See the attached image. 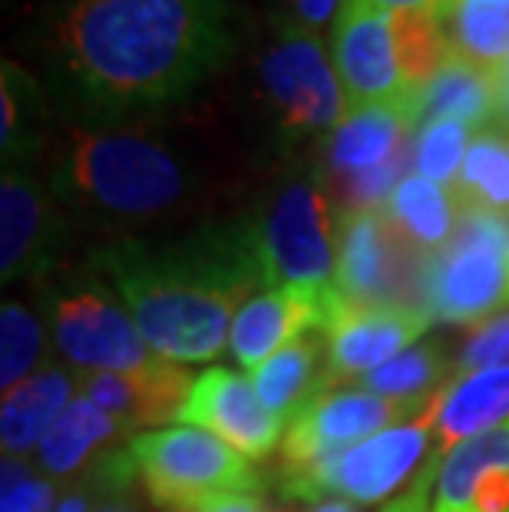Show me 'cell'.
<instances>
[{"label": "cell", "instance_id": "1", "mask_svg": "<svg viewBox=\"0 0 509 512\" xmlns=\"http://www.w3.org/2000/svg\"><path fill=\"white\" fill-rule=\"evenodd\" d=\"M235 0H67L47 37L50 93L77 123L133 126L229 63Z\"/></svg>", "mask_w": 509, "mask_h": 512}, {"label": "cell", "instance_id": "2", "mask_svg": "<svg viewBox=\"0 0 509 512\" xmlns=\"http://www.w3.org/2000/svg\"><path fill=\"white\" fill-rule=\"evenodd\" d=\"M86 265L172 364L219 357L235 314L268 291L248 215L179 235H119L96 245Z\"/></svg>", "mask_w": 509, "mask_h": 512}, {"label": "cell", "instance_id": "3", "mask_svg": "<svg viewBox=\"0 0 509 512\" xmlns=\"http://www.w3.org/2000/svg\"><path fill=\"white\" fill-rule=\"evenodd\" d=\"M47 182L67 212L103 225H149L199 202V172L143 126H73Z\"/></svg>", "mask_w": 509, "mask_h": 512}, {"label": "cell", "instance_id": "4", "mask_svg": "<svg viewBox=\"0 0 509 512\" xmlns=\"http://www.w3.org/2000/svg\"><path fill=\"white\" fill-rule=\"evenodd\" d=\"M252 219L265 288H334L338 219L318 172L288 179Z\"/></svg>", "mask_w": 509, "mask_h": 512}, {"label": "cell", "instance_id": "5", "mask_svg": "<svg viewBox=\"0 0 509 512\" xmlns=\"http://www.w3.org/2000/svg\"><path fill=\"white\" fill-rule=\"evenodd\" d=\"M258 93L272 113L278 136L288 143L328 139L348 116V96L334 70V57L318 30L291 17L278 20V30L258 57Z\"/></svg>", "mask_w": 509, "mask_h": 512}, {"label": "cell", "instance_id": "6", "mask_svg": "<svg viewBox=\"0 0 509 512\" xmlns=\"http://www.w3.org/2000/svg\"><path fill=\"white\" fill-rule=\"evenodd\" d=\"M430 255L381 209L338 212L334 288L357 308H400L430 314Z\"/></svg>", "mask_w": 509, "mask_h": 512}, {"label": "cell", "instance_id": "7", "mask_svg": "<svg viewBox=\"0 0 509 512\" xmlns=\"http://www.w3.org/2000/svg\"><path fill=\"white\" fill-rule=\"evenodd\" d=\"M126 450L149 499L172 512H186L212 496L262 489L252 460H245L215 433L186 423L136 433L126 440Z\"/></svg>", "mask_w": 509, "mask_h": 512}, {"label": "cell", "instance_id": "8", "mask_svg": "<svg viewBox=\"0 0 509 512\" xmlns=\"http://www.w3.org/2000/svg\"><path fill=\"white\" fill-rule=\"evenodd\" d=\"M509 308V215L460 205L457 232L430 255V314L480 324Z\"/></svg>", "mask_w": 509, "mask_h": 512}, {"label": "cell", "instance_id": "9", "mask_svg": "<svg viewBox=\"0 0 509 512\" xmlns=\"http://www.w3.org/2000/svg\"><path fill=\"white\" fill-rule=\"evenodd\" d=\"M443 390L404 423H394V427L374 433V437L361 440L351 450L314 466L308 473L281 476V493L291 499H305V503L331 499V496L351 499L357 506L381 503L394 489L404 486L410 473L424 463L433 433H437Z\"/></svg>", "mask_w": 509, "mask_h": 512}, {"label": "cell", "instance_id": "10", "mask_svg": "<svg viewBox=\"0 0 509 512\" xmlns=\"http://www.w3.org/2000/svg\"><path fill=\"white\" fill-rule=\"evenodd\" d=\"M50 328L57 351L80 374H129L159 361L133 314L93 271L70 275L50 291Z\"/></svg>", "mask_w": 509, "mask_h": 512}, {"label": "cell", "instance_id": "11", "mask_svg": "<svg viewBox=\"0 0 509 512\" xmlns=\"http://www.w3.org/2000/svg\"><path fill=\"white\" fill-rule=\"evenodd\" d=\"M420 407L377 397L371 390H324L291 420L281 440V476L308 473L361 440L414 417Z\"/></svg>", "mask_w": 509, "mask_h": 512}, {"label": "cell", "instance_id": "12", "mask_svg": "<svg viewBox=\"0 0 509 512\" xmlns=\"http://www.w3.org/2000/svg\"><path fill=\"white\" fill-rule=\"evenodd\" d=\"M67 242V209L50 182L30 166H4L0 176V278L40 281L57 268Z\"/></svg>", "mask_w": 509, "mask_h": 512}, {"label": "cell", "instance_id": "13", "mask_svg": "<svg viewBox=\"0 0 509 512\" xmlns=\"http://www.w3.org/2000/svg\"><path fill=\"white\" fill-rule=\"evenodd\" d=\"M331 57L348 96V110L371 103H410L417 113V100L407 93L397 67L394 27L387 10L371 0H344L334 20Z\"/></svg>", "mask_w": 509, "mask_h": 512}, {"label": "cell", "instance_id": "14", "mask_svg": "<svg viewBox=\"0 0 509 512\" xmlns=\"http://www.w3.org/2000/svg\"><path fill=\"white\" fill-rule=\"evenodd\" d=\"M344 298L338 288H272L255 294L235 314L229 351L238 367L255 370L281 347L305 334H324L341 314Z\"/></svg>", "mask_w": 509, "mask_h": 512}, {"label": "cell", "instance_id": "15", "mask_svg": "<svg viewBox=\"0 0 509 512\" xmlns=\"http://www.w3.org/2000/svg\"><path fill=\"white\" fill-rule=\"evenodd\" d=\"M179 420L186 427L215 433L252 463L265 460L285 440L281 437V417L262 403L252 377H242L225 367H209L196 374V384L189 390Z\"/></svg>", "mask_w": 509, "mask_h": 512}, {"label": "cell", "instance_id": "16", "mask_svg": "<svg viewBox=\"0 0 509 512\" xmlns=\"http://www.w3.org/2000/svg\"><path fill=\"white\" fill-rule=\"evenodd\" d=\"M430 512H509V423L457 443L433 463Z\"/></svg>", "mask_w": 509, "mask_h": 512}, {"label": "cell", "instance_id": "17", "mask_svg": "<svg viewBox=\"0 0 509 512\" xmlns=\"http://www.w3.org/2000/svg\"><path fill=\"white\" fill-rule=\"evenodd\" d=\"M430 328L427 314L400 311V308H357L344 301L341 314L324 331V347H328V384H344V380L371 374L381 364L394 361L407 347Z\"/></svg>", "mask_w": 509, "mask_h": 512}, {"label": "cell", "instance_id": "18", "mask_svg": "<svg viewBox=\"0 0 509 512\" xmlns=\"http://www.w3.org/2000/svg\"><path fill=\"white\" fill-rule=\"evenodd\" d=\"M414 133L417 113L410 103H371L348 110L341 126L324 139L318 176L334 182L391 166L414 152Z\"/></svg>", "mask_w": 509, "mask_h": 512}, {"label": "cell", "instance_id": "19", "mask_svg": "<svg viewBox=\"0 0 509 512\" xmlns=\"http://www.w3.org/2000/svg\"><path fill=\"white\" fill-rule=\"evenodd\" d=\"M192 384L196 377L166 357L129 374H80V394L123 420L129 433L179 420Z\"/></svg>", "mask_w": 509, "mask_h": 512}, {"label": "cell", "instance_id": "20", "mask_svg": "<svg viewBox=\"0 0 509 512\" xmlns=\"http://www.w3.org/2000/svg\"><path fill=\"white\" fill-rule=\"evenodd\" d=\"M123 433H129L123 420H116L113 413L96 407L83 394L73 397L70 407L60 413V420L53 423L50 433L37 446V470L47 473L53 483L77 479L103 453H110Z\"/></svg>", "mask_w": 509, "mask_h": 512}, {"label": "cell", "instance_id": "21", "mask_svg": "<svg viewBox=\"0 0 509 512\" xmlns=\"http://www.w3.org/2000/svg\"><path fill=\"white\" fill-rule=\"evenodd\" d=\"M503 423H509V364L453 377L440 397L437 433H433L437 456Z\"/></svg>", "mask_w": 509, "mask_h": 512}, {"label": "cell", "instance_id": "22", "mask_svg": "<svg viewBox=\"0 0 509 512\" xmlns=\"http://www.w3.org/2000/svg\"><path fill=\"white\" fill-rule=\"evenodd\" d=\"M73 390H80V377L63 367H43L4 394V407H0L4 456H24L40 446L53 423L60 420V413L70 407Z\"/></svg>", "mask_w": 509, "mask_h": 512}, {"label": "cell", "instance_id": "23", "mask_svg": "<svg viewBox=\"0 0 509 512\" xmlns=\"http://www.w3.org/2000/svg\"><path fill=\"white\" fill-rule=\"evenodd\" d=\"M252 384L268 410L281 420H295L314 397L331 390L324 334H305L295 344L281 347L275 357L252 370Z\"/></svg>", "mask_w": 509, "mask_h": 512}, {"label": "cell", "instance_id": "24", "mask_svg": "<svg viewBox=\"0 0 509 512\" xmlns=\"http://www.w3.org/2000/svg\"><path fill=\"white\" fill-rule=\"evenodd\" d=\"M427 119H460L473 133L496 123L493 73L480 70L457 50H450L437 76L417 96V126Z\"/></svg>", "mask_w": 509, "mask_h": 512}, {"label": "cell", "instance_id": "25", "mask_svg": "<svg viewBox=\"0 0 509 512\" xmlns=\"http://www.w3.org/2000/svg\"><path fill=\"white\" fill-rule=\"evenodd\" d=\"M47 96L20 63L0 67V156L4 166H30L47 143Z\"/></svg>", "mask_w": 509, "mask_h": 512}, {"label": "cell", "instance_id": "26", "mask_svg": "<svg viewBox=\"0 0 509 512\" xmlns=\"http://www.w3.org/2000/svg\"><path fill=\"white\" fill-rule=\"evenodd\" d=\"M381 212L410 242L427 248V252H440L453 238L460 222V202L450 185L417 176V172L400 179V185L391 192V199L384 202Z\"/></svg>", "mask_w": 509, "mask_h": 512}, {"label": "cell", "instance_id": "27", "mask_svg": "<svg viewBox=\"0 0 509 512\" xmlns=\"http://www.w3.org/2000/svg\"><path fill=\"white\" fill-rule=\"evenodd\" d=\"M453 195L460 205L509 215V126L490 123L476 129Z\"/></svg>", "mask_w": 509, "mask_h": 512}, {"label": "cell", "instance_id": "28", "mask_svg": "<svg viewBox=\"0 0 509 512\" xmlns=\"http://www.w3.org/2000/svg\"><path fill=\"white\" fill-rule=\"evenodd\" d=\"M447 34L460 57L496 73L509 60V0H453Z\"/></svg>", "mask_w": 509, "mask_h": 512}, {"label": "cell", "instance_id": "29", "mask_svg": "<svg viewBox=\"0 0 509 512\" xmlns=\"http://www.w3.org/2000/svg\"><path fill=\"white\" fill-rule=\"evenodd\" d=\"M450 384V364L433 344H414L394 361L381 364L371 374L361 377V387L377 397L407 403V407H424L443 387Z\"/></svg>", "mask_w": 509, "mask_h": 512}, {"label": "cell", "instance_id": "30", "mask_svg": "<svg viewBox=\"0 0 509 512\" xmlns=\"http://www.w3.org/2000/svg\"><path fill=\"white\" fill-rule=\"evenodd\" d=\"M391 27L400 76H404L407 93L417 100L453 50L447 20L424 14V10H400V14H391Z\"/></svg>", "mask_w": 509, "mask_h": 512}, {"label": "cell", "instance_id": "31", "mask_svg": "<svg viewBox=\"0 0 509 512\" xmlns=\"http://www.w3.org/2000/svg\"><path fill=\"white\" fill-rule=\"evenodd\" d=\"M133 479L136 470L126 443L113 446L90 470L73 479L67 496L57 503V512H133V499H129Z\"/></svg>", "mask_w": 509, "mask_h": 512}, {"label": "cell", "instance_id": "32", "mask_svg": "<svg viewBox=\"0 0 509 512\" xmlns=\"http://www.w3.org/2000/svg\"><path fill=\"white\" fill-rule=\"evenodd\" d=\"M47 351L43 321L24 301H4L0 308V387L10 394L37 374V364Z\"/></svg>", "mask_w": 509, "mask_h": 512}, {"label": "cell", "instance_id": "33", "mask_svg": "<svg viewBox=\"0 0 509 512\" xmlns=\"http://www.w3.org/2000/svg\"><path fill=\"white\" fill-rule=\"evenodd\" d=\"M470 143L473 129L460 119H427L414 133V172L453 189Z\"/></svg>", "mask_w": 509, "mask_h": 512}, {"label": "cell", "instance_id": "34", "mask_svg": "<svg viewBox=\"0 0 509 512\" xmlns=\"http://www.w3.org/2000/svg\"><path fill=\"white\" fill-rule=\"evenodd\" d=\"M4 489H0V512H57V483L20 460L4 456Z\"/></svg>", "mask_w": 509, "mask_h": 512}, {"label": "cell", "instance_id": "35", "mask_svg": "<svg viewBox=\"0 0 509 512\" xmlns=\"http://www.w3.org/2000/svg\"><path fill=\"white\" fill-rule=\"evenodd\" d=\"M506 364H509V308L476 324L467 334V341L460 344L453 367L460 374H470V370L506 367Z\"/></svg>", "mask_w": 509, "mask_h": 512}, {"label": "cell", "instance_id": "36", "mask_svg": "<svg viewBox=\"0 0 509 512\" xmlns=\"http://www.w3.org/2000/svg\"><path fill=\"white\" fill-rule=\"evenodd\" d=\"M285 7H291V20L305 24L311 30H318L324 24H334L344 7V0H281Z\"/></svg>", "mask_w": 509, "mask_h": 512}, {"label": "cell", "instance_id": "37", "mask_svg": "<svg viewBox=\"0 0 509 512\" xmlns=\"http://www.w3.org/2000/svg\"><path fill=\"white\" fill-rule=\"evenodd\" d=\"M430 489H433V463H427V470L417 476L414 489L394 499L391 506H384V512H430Z\"/></svg>", "mask_w": 509, "mask_h": 512}, {"label": "cell", "instance_id": "38", "mask_svg": "<svg viewBox=\"0 0 509 512\" xmlns=\"http://www.w3.org/2000/svg\"><path fill=\"white\" fill-rule=\"evenodd\" d=\"M186 512H268L262 506V499L255 493H225V496H212L205 503L192 506Z\"/></svg>", "mask_w": 509, "mask_h": 512}, {"label": "cell", "instance_id": "39", "mask_svg": "<svg viewBox=\"0 0 509 512\" xmlns=\"http://www.w3.org/2000/svg\"><path fill=\"white\" fill-rule=\"evenodd\" d=\"M371 4L387 10V14H400V10H424V14H437V17L447 20L453 0H371Z\"/></svg>", "mask_w": 509, "mask_h": 512}, {"label": "cell", "instance_id": "40", "mask_svg": "<svg viewBox=\"0 0 509 512\" xmlns=\"http://www.w3.org/2000/svg\"><path fill=\"white\" fill-rule=\"evenodd\" d=\"M493 86H496V123L509 126V60L493 73Z\"/></svg>", "mask_w": 509, "mask_h": 512}, {"label": "cell", "instance_id": "41", "mask_svg": "<svg viewBox=\"0 0 509 512\" xmlns=\"http://www.w3.org/2000/svg\"><path fill=\"white\" fill-rule=\"evenodd\" d=\"M308 512H364L357 503L351 499H341V496H331V499H321V503H314Z\"/></svg>", "mask_w": 509, "mask_h": 512}]
</instances>
